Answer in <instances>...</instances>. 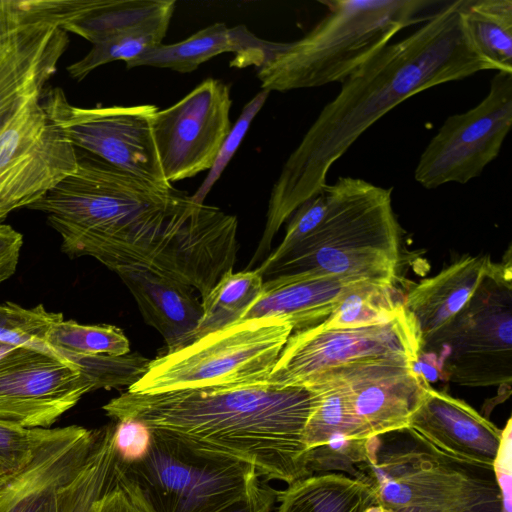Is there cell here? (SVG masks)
Here are the masks:
<instances>
[{
  "label": "cell",
  "mask_w": 512,
  "mask_h": 512,
  "mask_svg": "<svg viewBox=\"0 0 512 512\" xmlns=\"http://www.w3.org/2000/svg\"><path fill=\"white\" fill-rule=\"evenodd\" d=\"M28 208L47 216L69 257H93L117 275L153 271L202 299L236 261L234 215L102 160L79 158L73 173Z\"/></svg>",
  "instance_id": "cell-1"
},
{
  "label": "cell",
  "mask_w": 512,
  "mask_h": 512,
  "mask_svg": "<svg viewBox=\"0 0 512 512\" xmlns=\"http://www.w3.org/2000/svg\"><path fill=\"white\" fill-rule=\"evenodd\" d=\"M462 3H446L341 83L338 95L320 111L274 184L259 251L270 250L282 224L323 191L331 166L386 113L421 91L494 70L467 37Z\"/></svg>",
  "instance_id": "cell-2"
},
{
  "label": "cell",
  "mask_w": 512,
  "mask_h": 512,
  "mask_svg": "<svg viewBox=\"0 0 512 512\" xmlns=\"http://www.w3.org/2000/svg\"><path fill=\"white\" fill-rule=\"evenodd\" d=\"M314 406L306 387L268 381L154 394L126 391L103 406L116 421L137 420L198 448L251 464L264 481L312 476L305 428Z\"/></svg>",
  "instance_id": "cell-3"
},
{
  "label": "cell",
  "mask_w": 512,
  "mask_h": 512,
  "mask_svg": "<svg viewBox=\"0 0 512 512\" xmlns=\"http://www.w3.org/2000/svg\"><path fill=\"white\" fill-rule=\"evenodd\" d=\"M323 191L327 202L323 219L267 275L394 283L401 235L392 189L339 177Z\"/></svg>",
  "instance_id": "cell-4"
},
{
  "label": "cell",
  "mask_w": 512,
  "mask_h": 512,
  "mask_svg": "<svg viewBox=\"0 0 512 512\" xmlns=\"http://www.w3.org/2000/svg\"><path fill=\"white\" fill-rule=\"evenodd\" d=\"M327 14L301 39L281 43L259 68L263 90L344 82L402 29L428 18L429 0H326Z\"/></svg>",
  "instance_id": "cell-5"
},
{
  "label": "cell",
  "mask_w": 512,
  "mask_h": 512,
  "mask_svg": "<svg viewBox=\"0 0 512 512\" xmlns=\"http://www.w3.org/2000/svg\"><path fill=\"white\" fill-rule=\"evenodd\" d=\"M360 479L391 512H501L494 468L448 457L409 428L367 441Z\"/></svg>",
  "instance_id": "cell-6"
},
{
  "label": "cell",
  "mask_w": 512,
  "mask_h": 512,
  "mask_svg": "<svg viewBox=\"0 0 512 512\" xmlns=\"http://www.w3.org/2000/svg\"><path fill=\"white\" fill-rule=\"evenodd\" d=\"M150 431L141 459L115 462L116 484L142 512H221L259 482L249 463Z\"/></svg>",
  "instance_id": "cell-7"
},
{
  "label": "cell",
  "mask_w": 512,
  "mask_h": 512,
  "mask_svg": "<svg viewBox=\"0 0 512 512\" xmlns=\"http://www.w3.org/2000/svg\"><path fill=\"white\" fill-rule=\"evenodd\" d=\"M292 332L287 321L274 317L236 322L150 360L128 391L154 394L265 382Z\"/></svg>",
  "instance_id": "cell-8"
},
{
  "label": "cell",
  "mask_w": 512,
  "mask_h": 512,
  "mask_svg": "<svg viewBox=\"0 0 512 512\" xmlns=\"http://www.w3.org/2000/svg\"><path fill=\"white\" fill-rule=\"evenodd\" d=\"M511 260L493 263L455 318L420 350H438L443 376L469 387L512 380ZM420 356V355H419Z\"/></svg>",
  "instance_id": "cell-9"
},
{
  "label": "cell",
  "mask_w": 512,
  "mask_h": 512,
  "mask_svg": "<svg viewBox=\"0 0 512 512\" xmlns=\"http://www.w3.org/2000/svg\"><path fill=\"white\" fill-rule=\"evenodd\" d=\"M420 349L418 325L405 307L394 318L368 326L328 329L319 324L292 332L267 381L303 387L325 371L357 363L418 364Z\"/></svg>",
  "instance_id": "cell-10"
},
{
  "label": "cell",
  "mask_w": 512,
  "mask_h": 512,
  "mask_svg": "<svg viewBox=\"0 0 512 512\" xmlns=\"http://www.w3.org/2000/svg\"><path fill=\"white\" fill-rule=\"evenodd\" d=\"M41 95L0 128V221L41 199L78 166L75 147L47 113Z\"/></svg>",
  "instance_id": "cell-11"
},
{
  "label": "cell",
  "mask_w": 512,
  "mask_h": 512,
  "mask_svg": "<svg viewBox=\"0 0 512 512\" xmlns=\"http://www.w3.org/2000/svg\"><path fill=\"white\" fill-rule=\"evenodd\" d=\"M512 125V73L497 71L486 97L472 109L449 116L415 168L424 188L466 184L500 153Z\"/></svg>",
  "instance_id": "cell-12"
},
{
  "label": "cell",
  "mask_w": 512,
  "mask_h": 512,
  "mask_svg": "<svg viewBox=\"0 0 512 512\" xmlns=\"http://www.w3.org/2000/svg\"><path fill=\"white\" fill-rule=\"evenodd\" d=\"M41 101L74 147L155 186H173L164 177L153 138L155 105L80 108L60 88L46 92Z\"/></svg>",
  "instance_id": "cell-13"
},
{
  "label": "cell",
  "mask_w": 512,
  "mask_h": 512,
  "mask_svg": "<svg viewBox=\"0 0 512 512\" xmlns=\"http://www.w3.org/2000/svg\"><path fill=\"white\" fill-rule=\"evenodd\" d=\"M231 104L229 87L208 78L180 101L153 114V138L168 183L211 169L231 129Z\"/></svg>",
  "instance_id": "cell-14"
},
{
  "label": "cell",
  "mask_w": 512,
  "mask_h": 512,
  "mask_svg": "<svg viewBox=\"0 0 512 512\" xmlns=\"http://www.w3.org/2000/svg\"><path fill=\"white\" fill-rule=\"evenodd\" d=\"M92 391L80 369L56 353L18 347L0 358V421L50 428Z\"/></svg>",
  "instance_id": "cell-15"
},
{
  "label": "cell",
  "mask_w": 512,
  "mask_h": 512,
  "mask_svg": "<svg viewBox=\"0 0 512 512\" xmlns=\"http://www.w3.org/2000/svg\"><path fill=\"white\" fill-rule=\"evenodd\" d=\"M416 366L405 361H371L328 370L346 390L357 440L408 427L429 386Z\"/></svg>",
  "instance_id": "cell-16"
},
{
  "label": "cell",
  "mask_w": 512,
  "mask_h": 512,
  "mask_svg": "<svg viewBox=\"0 0 512 512\" xmlns=\"http://www.w3.org/2000/svg\"><path fill=\"white\" fill-rule=\"evenodd\" d=\"M97 432L77 425L45 428L28 465L0 478V512H39L52 491L84 466Z\"/></svg>",
  "instance_id": "cell-17"
},
{
  "label": "cell",
  "mask_w": 512,
  "mask_h": 512,
  "mask_svg": "<svg viewBox=\"0 0 512 512\" xmlns=\"http://www.w3.org/2000/svg\"><path fill=\"white\" fill-rule=\"evenodd\" d=\"M407 428L442 454L486 468H494L503 440V430L473 407L430 385Z\"/></svg>",
  "instance_id": "cell-18"
},
{
  "label": "cell",
  "mask_w": 512,
  "mask_h": 512,
  "mask_svg": "<svg viewBox=\"0 0 512 512\" xmlns=\"http://www.w3.org/2000/svg\"><path fill=\"white\" fill-rule=\"evenodd\" d=\"M68 34L50 23L0 31V128L56 73Z\"/></svg>",
  "instance_id": "cell-19"
},
{
  "label": "cell",
  "mask_w": 512,
  "mask_h": 512,
  "mask_svg": "<svg viewBox=\"0 0 512 512\" xmlns=\"http://www.w3.org/2000/svg\"><path fill=\"white\" fill-rule=\"evenodd\" d=\"M362 279L335 276H277L265 281L257 300L240 320L274 317L287 321L293 332L324 322L345 294Z\"/></svg>",
  "instance_id": "cell-20"
},
{
  "label": "cell",
  "mask_w": 512,
  "mask_h": 512,
  "mask_svg": "<svg viewBox=\"0 0 512 512\" xmlns=\"http://www.w3.org/2000/svg\"><path fill=\"white\" fill-rule=\"evenodd\" d=\"M281 43L258 38L244 25L229 28L215 23L174 44H158L134 60L127 68L153 66L189 73L209 59L225 52L235 53L231 66L259 68L280 47Z\"/></svg>",
  "instance_id": "cell-21"
},
{
  "label": "cell",
  "mask_w": 512,
  "mask_h": 512,
  "mask_svg": "<svg viewBox=\"0 0 512 512\" xmlns=\"http://www.w3.org/2000/svg\"><path fill=\"white\" fill-rule=\"evenodd\" d=\"M492 264L488 255L466 256L409 290L403 304L416 320L421 348L462 310Z\"/></svg>",
  "instance_id": "cell-22"
},
{
  "label": "cell",
  "mask_w": 512,
  "mask_h": 512,
  "mask_svg": "<svg viewBox=\"0 0 512 512\" xmlns=\"http://www.w3.org/2000/svg\"><path fill=\"white\" fill-rule=\"evenodd\" d=\"M118 276L133 295L146 323L164 338L167 352L192 343L203 310L191 287L153 271Z\"/></svg>",
  "instance_id": "cell-23"
},
{
  "label": "cell",
  "mask_w": 512,
  "mask_h": 512,
  "mask_svg": "<svg viewBox=\"0 0 512 512\" xmlns=\"http://www.w3.org/2000/svg\"><path fill=\"white\" fill-rule=\"evenodd\" d=\"M276 502V512H367L379 501L365 480L331 472L288 484Z\"/></svg>",
  "instance_id": "cell-24"
},
{
  "label": "cell",
  "mask_w": 512,
  "mask_h": 512,
  "mask_svg": "<svg viewBox=\"0 0 512 512\" xmlns=\"http://www.w3.org/2000/svg\"><path fill=\"white\" fill-rule=\"evenodd\" d=\"M114 424L98 429L81 470L49 495L39 512H92L95 501L116 485Z\"/></svg>",
  "instance_id": "cell-25"
},
{
  "label": "cell",
  "mask_w": 512,
  "mask_h": 512,
  "mask_svg": "<svg viewBox=\"0 0 512 512\" xmlns=\"http://www.w3.org/2000/svg\"><path fill=\"white\" fill-rule=\"evenodd\" d=\"M174 6V0H86L82 11L61 29L96 44L173 14Z\"/></svg>",
  "instance_id": "cell-26"
},
{
  "label": "cell",
  "mask_w": 512,
  "mask_h": 512,
  "mask_svg": "<svg viewBox=\"0 0 512 512\" xmlns=\"http://www.w3.org/2000/svg\"><path fill=\"white\" fill-rule=\"evenodd\" d=\"M461 16L474 50L494 70L512 73V1L463 0Z\"/></svg>",
  "instance_id": "cell-27"
},
{
  "label": "cell",
  "mask_w": 512,
  "mask_h": 512,
  "mask_svg": "<svg viewBox=\"0 0 512 512\" xmlns=\"http://www.w3.org/2000/svg\"><path fill=\"white\" fill-rule=\"evenodd\" d=\"M303 387L314 395V406L305 428L308 450L336 437L355 439V423L346 390L332 371L310 379Z\"/></svg>",
  "instance_id": "cell-28"
},
{
  "label": "cell",
  "mask_w": 512,
  "mask_h": 512,
  "mask_svg": "<svg viewBox=\"0 0 512 512\" xmlns=\"http://www.w3.org/2000/svg\"><path fill=\"white\" fill-rule=\"evenodd\" d=\"M263 283V277L256 270L224 273L202 299L203 313L192 342L238 322L259 297Z\"/></svg>",
  "instance_id": "cell-29"
},
{
  "label": "cell",
  "mask_w": 512,
  "mask_h": 512,
  "mask_svg": "<svg viewBox=\"0 0 512 512\" xmlns=\"http://www.w3.org/2000/svg\"><path fill=\"white\" fill-rule=\"evenodd\" d=\"M394 283H357L320 325L328 329L373 325L394 318L404 307Z\"/></svg>",
  "instance_id": "cell-30"
},
{
  "label": "cell",
  "mask_w": 512,
  "mask_h": 512,
  "mask_svg": "<svg viewBox=\"0 0 512 512\" xmlns=\"http://www.w3.org/2000/svg\"><path fill=\"white\" fill-rule=\"evenodd\" d=\"M173 14H166L143 25L93 44L80 60L67 67L70 76L83 80L94 69L104 64L123 60L128 63L147 50L160 44L166 35Z\"/></svg>",
  "instance_id": "cell-31"
},
{
  "label": "cell",
  "mask_w": 512,
  "mask_h": 512,
  "mask_svg": "<svg viewBox=\"0 0 512 512\" xmlns=\"http://www.w3.org/2000/svg\"><path fill=\"white\" fill-rule=\"evenodd\" d=\"M47 345L59 356H122L130 351L124 332L114 325H85L61 318L46 336Z\"/></svg>",
  "instance_id": "cell-32"
},
{
  "label": "cell",
  "mask_w": 512,
  "mask_h": 512,
  "mask_svg": "<svg viewBox=\"0 0 512 512\" xmlns=\"http://www.w3.org/2000/svg\"><path fill=\"white\" fill-rule=\"evenodd\" d=\"M61 318L62 313L49 312L41 304L33 308L12 302L1 304L0 343L55 353L47 345L46 336L52 324Z\"/></svg>",
  "instance_id": "cell-33"
},
{
  "label": "cell",
  "mask_w": 512,
  "mask_h": 512,
  "mask_svg": "<svg viewBox=\"0 0 512 512\" xmlns=\"http://www.w3.org/2000/svg\"><path fill=\"white\" fill-rule=\"evenodd\" d=\"M90 383L92 390L99 388L130 387L146 372L150 360L140 355L122 356H68Z\"/></svg>",
  "instance_id": "cell-34"
},
{
  "label": "cell",
  "mask_w": 512,
  "mask_h": 512,
  "mask_svg": "<svg viewBox=\"0 0 512 512\" xmlns=\"http://www.w3.org/2000/svg\"><path fill=\"white\" fill-rule=\"evenodd\" d=\"M367 441L336 437L310 449L307 458L310 475L342 471L360 479L357 466L366 459Z\"/></svg>",
  "instance_id": "cell-35"
},
{
  "label": "cell",
  "mask_w": 512,
  "mask_h": 512,
  "mask_svg": "<svg viewBox=\"0 0 512 512\" xmlns=\"http://www.w3.org/2000/svg\"><path fill=\"white\" fill-rule=\"evenodd\" d=\"M327 202L324 191L302 203L291 215L285 236L256 271L262 276L285 259L293 249L321 222Z\"/></svg>",
  "instance_id": "cell-36"
},
{
  "label": "cell",
  "mask_w": 512,
  "mask_h": 512,
  "mask_svg": "<svg viewBox=\"0 0 512 512\" xmlns=\"http://www.w3.org/2000/svg\"><path fill=\"white\" fill-rule=\"evenodd\" d=\"M269 93V91L262 89L244 106L236 123L231 127L228 135L224 139L207 177L204 179L197 191L190 196V200L193 204H204L205 197L215 182L220 178L224 169L237 151L249 129L250 124L266 102Z\"/></svg>",
  "instance_id": "cell-37"
},
{
  "label": "cell",
  "mask_w": 512,
  "mask_h": 512,
  "mask_svg": "<svg viewBox=\"0 0 512 512\" xmlns=\"http://www.w3.org/2000/svg\"><path fill=\"white\" fill-rule=\"evenodd\" d=\"M44 429L0 421V478L17 473L28 465Z\"/></svg>",
  "instance_id": "cell-38"
},
{
  "label": "cell",
  "mask_w": 512,
  "mask_h": 512,
  "mask_svg": "<svg viewBox=\"0 0 512 512\" xmlns=\"http://www.w3.org/2000/svg\"><path fill=\"white\" fill-rule=\"evenodd\" d=\"M151 431L137 420L116 421L114 427V447L116 457L121 462L141 459L149 450Z\"/></svg>",
  "instance_id": "cell-39"
},
{
  "label": "cell",
  "mask_w": 512,
  "mask_h": 512,
  "mask_svg": "<svg viewBox=\"0 0 512 512\" xmlns=\"http://www.w3.org/2000/svg\"><path fill=\"white\" fill-rule=\"evenodd\" d=\"M494 472L502 497V511L511 512V420L503 430V440L498 457L494 463Z\"/></svg>",
  "instance_id": "cell-40"
},
{
  "label": "cell",
  "mask_w": 512,
  "mask_h": 512,
  "mask_svg": "<svg viewBox=\"0 0 512 512\" xmlns=\"http://www.w3.org/2000/svg\"><path fill=\"white\" fill-rule=\"evenodd\" d=\"M22 245V234L0 223V283L15 273Z\"/></svg>",
  "instance_id": "cell-41"
},
{
  "label": "cell",
  "mask_w": 512,
  "mask_h": 512,
  "mask_svg": "<svg viewBox=\"0 0 512 512\" xmlns=\"http://www.w3.org/2000/svg\"><path fill=\"white\" fill-rule=\"evenodd\" d=\"M277 490L260 481L241 499L221 512H272L276 504Z\"/></svg>",
  "instance_id": "cell-42"
},
{
  "label": "cell",
  "mask_w": 512,
  "mask_h": 512,
  "mask_svg": "<svg viewBox=\"0 0 512 512\" xmlns=\"http://www.w3.org/2000/svg\"><path fill=\"white\" fill-rule=\"evenodd\" d=\"M92 512H142V510L116 484L95 501Z\"/></svg>",
  "instance_id": "cell-43"
},
{
  "label": "cell",
  "mask_w": 512,
  "mask_h": 512,
  "mask_svg": "<svg viewBox=\"0 0 512 512\" xmlns=\"http://www.w3.org/2000/svg\"><path fill=\"white\" fill-rule=\"evenodd\" d=\"M13 349H15V347L0 343V358Z\"/></svg>",
  "instance_id": "cell-44"
}]
</instances>
